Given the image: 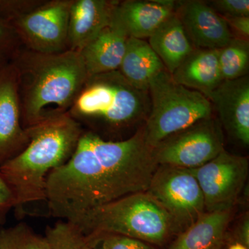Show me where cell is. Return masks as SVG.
Wrapping results in <instances>:
<instances>
[{"mask_svg": "<svg viewBox=\"0 0 249 249\" xmlns=\"http://www.w3.org/2000/svg\"><path fill=\"white\" fill-rule=\"evenodd\" d=\"M89 241L97 249H160L138 239L116 234H105Z\"/></svg>", "mask_w": 249, "mask_h": 249, "instance_id": "cell-24", "label": "cell"}, {"mask_svg": "<svg viewBox=\"0 0 249 249\" xmlns=\"http://www.w3.org/2000/svg\"><path fill=\"white\" fill-rule=\"evenodd\" d=\"M27 129L28 146L0 168L16 192L18 212L28 204L46 201L47 177L71 158L85 131L68 113L50 116Z\"/></svg>", "mask_w": 249, "mask_h": 249, "instance_id": "cell-3", "label": "cell"}, {"mask_svg": "<svg viewBox=\"0 0 249 249\" xmlns=\"http://www.w3.org/2000/svg\"><path fill=\"white\" fill-rule=\"evenodd\" d=\"M45 236L51 249H97L81 229L70 221L60 220L47 227Z\"/></svg>", "mask_w": 249, "mask_h": 249, "instance_id": "cell-22", "label": "cell"}, {"mask_svg": "<svg viewBox=\"0 0 249 249\" xmlns=\"http://www.w3.org/2000/svg\"><path fill=\"white\" fill-rule=\"evenodd\" d=\"M10 62L17 76L24 129L68 112L88 78L81 56L74 51L44 53L21 46Z\"/></svg>", "mask_w": 249, "mask_h": 249, "instance_id": "cell-2", "label": "cell"}, {"mask_svg": "<svg viewBox=\"0 0 249 249\" xmlns=\"http://www.w3.org/2000/svg\"><path fill=\"white\" fill-rule=\"evenodd\" d=\"M165 70L146 40L128 37L119 71L131 84L148 92L152 80Z\"/></svg>", "mask_w": 249, "mask_h": 249, "instance_id": "cell-19", "label": "cell"}, {"mask_svg": "<svg viewBox=\"0 0 249 249\" xmlns=\"http://www.w3.org/2000/svg\"><path fill=\"white\" fill-rule=\"evenodd\" d=\"M228 249H249L246 247L245 246L241 245V244L239 243H232L231 245L229 246V248Z\"/></svg>", "mask_w": 249, "mask_h": 249, "instance_id": "cell-32", "label": "cell"}, {"mask_svg": "<svg viewBox=\"0 0 249 249\" xmlns=\"http://www.w3.org/2000/svg\"><path fill=\"white\" fill-rule=\"evenodd\" d=\"M128 36L110 22L78 53L88 77L117 71L125 52Z\"/></svg>", "mask_w": 249, "mask_h": 249, "instance_id": "cell-16", "label": "cell"}, {"mask_svg": "<svg viewBox=\"0 0 249 249\" xmlns=\"http://www.w3.org/2000/svg\"><path fill=\"white\" fill-rule=\"evenodd\" d=\"M29 142L21 121L17 76L9 62L0 72V168L19 155Z\"/></svg>", "mask_w": 249, "mask_h": 249, "instance_id": "cell-11", "label": "cell"}, {"mask_svg": "<svg viewBox=\"0 0 249 249\" xmlns=\"http://www.w3.org/2000/svg\"><path fill=\"white\" fill-rule=\"evenodd\" d=\"M229 136L249 144V77L225 80L206 95Z\"/></svg>", "mask_w": 249, "mask_h": 249, "instance_id": "cell-13", "label": "cell"}, {"mask_svg": "<svg viewBox=\"0 0 249 249\" xmlns=\"http://www.w3.org/2000/svg\"><path fill=\"white\" fill-rule=\"evenodd\" d=\"M157 166L142 126L116 142L85 130L71 158L47 177L49 213L74 222L91 210L147 192Z\"/></svg>", "mask_w": 249, "mask_h": 249, "instance_id": "cell-1", "label": "cell"}, {"mask_svg": "<svg viewBox=\"0 0 249 249\" xmlns=\"http://www.w3.org/2000/svg\"><path fill=\"white\" fill-rule=\"evenodd\" d=\"M44 0H0V19L9 23L31 12Z\"/></svg>", "mask_w": 249, "mask_h": 249, "instance_id": "cell-25", "label": "cell"}, {"mask_svg": "<svg viewBox=\"0 0 249 249\" xmlns=\"http://www.w3.org/2000/svg\"><path fill=\"white\" fill-rule=\"evenodd\" d=\"M147 42L170 74L195 49L175 13L149 37Z\"/></svg>", "mask_w": 249, "mask_h": 249, "instance_id": "cell-20", "label": "cell"}, {"mask_svg": "<svg viewBox=\"0 0 249 249\" xmlns=\"http://www.w3.org/2000/svg\"><path fill=\"white\" fill-rule=\"evenodd\" d=\"M206 2L222 17H249V0H211Z\"/></svg>", "mask_w": 249, "mask_h": 249, "instance_id": "cell-26", "label": "cell"}, {"mask_svg": "<svg viewBox=\"0 0 249 249\" xmlns=\"http://www.w3.org/2000/svg\"><path fill=\"white\" fill-rule=\"evenodd\" d=\"M147 193L168 211L181 232L206 213L204 195L191 169L158 165Z\"/></svg>", "mask_w": 249, "mask_h": 249, "instance_id": "cell-8", "label": "cell"}, {"mask_svg": "<svg viewBox=\"0 0 249 249\" xmlns=\"http://www.w3.org/2000/svg\"><path fill=\"white\" fill-rule=\"evenodd\" d=\"M22 46L14 27L0 19V52L11 59L13 54Z\"/></svg>", "mask_w": 249, "mask_h": 249, "instance_id": "cell-28", "label": "cell"}, {"mask_svg": "<svg viewBox=\"0 0 249 249\" xmlns=\"http://www.w3.org/2000/svg\"><path fill=\"white\" fill-rule=\"evenodd\" d=\"M231 210L206 212L178 233L168 249H224Z\"/></svg>", "mask_w": 249, "mask_h": 249, "instance_id": "cell-18", "label": "cell"}, {"mask_svg": "<svg viewBox=\"0 0 249 249\" xmlns=\"http://www.w3.org/2000/svg\"><path fill=\"white\" fill-rule=\"evenodd\" d=\"M175 14L195 49H219L234 37L225 19L206 1H178Z\"/></svg>", "mask_w": 249, "mask_h": 249, "instance_id": "cell-12", "label": "cell"}, {"mask_svg": "<svg viewBox=\"0 0 249 249\" xmlns=\"http://www.w3.org/2000/svg\"><path fill=\"white\" fill-rule=\"evenodd\" d=\"M150 109L148 92L117 70L88 77L67 113L85 130L105 139L145 121Z\"/></svg>", "mask_w": 249, "mask_h": 249, "instance_id": "cell-4", "label": "cell"}, {"mask_svg": "<svg viewBox=\"0 0 249 249\" xmlns=\"http://www.w3.org/2000/svg\"><path fill=\"white\" fill-rule=\"evenodd\" d=\"M171 75L178 84L206 96L223 81L219 49H195Z\"/></svg>", "mask_w": 249, "mask_h": 249, "instance_id": "cell-17", "label": "cell"}, {"mask_svg": "<svg viewBox=\"0 0 249 249\" xmlns=\"http://www.w3.org/2000/svg\"><path fill=\"white\" fill-rule=\"evenodd\" d=\"M9 57L6 54L0 52V72L2 71L3 69L9 64Z\"/></svg>", "mask_w": 249, "mask_h": 249, "instance_id": "cell-31", "label": "cell"}, {"mask_svg": "<svg viewBox=\"0 0 249 249\" xmlns=\"http://www.w3.org/2000/svg\"><path fill=\"white\" fill-rule=\"evenodd\" d=\"M17 207L16 192L0 170V229H2L10 211Z\"/></svg>", "mask_w": 249, "mask_h": 249, "instance_id": "cell-27", "label": "cell"}, {"mask_svg": "<svg viewBox=\"0 0 249 249\" xmlns=\"http://www.w3.org/2000/svg\"><path fill=\"white\" fill-rule=\"evenodd\" d=\"M235 242L249 249V219L248 216L242 221L235 233Z\"/></svg>", "mask_w": 249, "mask_h": 249, "instance_id": "cell-30", "label": "cell"}, {"mask_svg": "<svg viewBox=\"0 0 249 249\" xmlns=\"http://www.w3.org/2000/svg\"><path fill=\"white\" fill-rule=\"evenodd\" d=\"M0 249H51L45 236L39 235L27 224L0 229Z\"/></svg>", "mask_w": 249, "mask_h": 249, "instance_id": "cell-23", "label": "cell"}, {"mask_svg": "<svg viewBox=\"0 0 249 249\" xmlns=\"http://www.w3.org/2000/svg\"><path fill=\"white\" fill-rule=\"evenodd\" d=\"M117 0H73L70 10L69 50L79 52L110 24Z\"/></svg>", "mask_w": 249, "mask_h": 249, "instance_id": "cell-15", "label": "cell"}, {"mask_svg": "<svg viewBox=\"0 0 249 249\" xmlns=\"http://www.w3.org/2000/svg\"><path fill=\"white\" fill-rule=\"evenodd\" d=\"M76 224L91 240L105 234L133 237L163 247L181 232L172 216L147 192L134 193L83 214Z\"/></svg>", "mask_w": 249, "mask_h": 249, "instance_id": "cell-5", "label": "cell"}, {"mask_svg": "<svg viewBox=\"0 0 249 249\" xmlns=\"http://www.w3.org/2000/svg\"><path fill=\"white\" fill-rule=\"evenodd\" d=\"M72 1L44 0L36 9L11 23L22 47L44 53L69 50V18Z\"/></svg>", "mask_w": 249, "mask_h": 249, "instance_id": "cell-9", "label": "cell"}, {"mask_svg": "<svg viewBox=\"0 0 249 249\" xmlns=\"http://www.w3.org/2000/svg\"><path fill=\"white\" fill-rule=\"evenodd\" d=\"M178 3L174 0L119 1L111 22L121 28L129 37L148 39L175 14Z\"/></svg>", "mask_w": 249, "mask_h": 249, "instance_id": "cell-14", "label": "cell"}, {"mask_svg": "<svg viewBox=\"0 0 249 249\" xmlns=\"http://www.w3.org/2000/svg\"><path fill=\"white\" fill-rule=\"evenodd\" d=\"M249 160L224 149L206 164L191 169L204 195L206 212L231 210L245 186Z\"/></svg>", "mask_w": 249, "mask_h": 249, "instance_id": "cell-10", "label": "cell"}, {"mask_svg": "<svg viewBox=\"0 0 249 249\" xmlns=\"http://www.w3.org/2000/svg\"><path fill=\"white\" fill-rule=\"evenodd\" d=\"M224 150L222 127L218 119L207 118L167 137L152 148L158 165L199 168Z\"/></svg>", "mask_w": 249, "mask_h": 249, "instance_id": "cell-7", "label": "cell"}, {"mask_svg": "<svg viewBox=\"0 0 249 249\" xmlns=\"http://www.w3.org/2000/svg\"><path fill=\"white\" fill-rule=\"evenodd\" d=\"M225 19L231 30L235 31L240 35L238 37L248 39L249 36V17H222Z\"/></svg>", "mask_w": 249, "mask_h": 249, "instance_id": "cell-29", "label": "cell"}, {"mask_svg": "<svg viewBox=\"0 0 249 249\" xmlns=\"http://www.w3.org/2000/svg\"><path fill=\"white\" fill-rule=\"evenodd\" d=\"M219 64L223 81L248 76V39L234 36L227 45L219 49Z\"/></svg>", "mask_w": 249, "mask_h": 249, "instance_id": "cell-21", "label": "cell"}, {"mask_svg": "<svg viewBox=\"0 0 249 249\" xmlns=\"http://www.w3.org/2000/svg\"><path fill=\"white\" fill-rule=\"evenodd\" d=\"M148 93L150 112L142 128L152 149L172 134L213 116L212 104L204 94L178 84L166 70L152 80Z\"/></svg>", "mask_w": 249, "mask_h": 249, "instance_id": "cell-6", "label": "cell"}]
</instances>
